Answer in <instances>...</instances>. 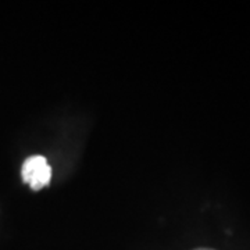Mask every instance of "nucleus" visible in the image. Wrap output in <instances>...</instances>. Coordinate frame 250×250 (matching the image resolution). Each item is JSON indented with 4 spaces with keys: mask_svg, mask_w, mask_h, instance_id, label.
Instances as JSON below:
<instances>
[{
    "mask_svg": "<svg viewBox=\"0 0 250 250\" xmlns=\"http://www.w3.org/2000/svg\"><path fill=\"white\" fill-rule=\"evenodd\" d=\"M195 250H213V249H195Z\"/></svg>",
    "mask_w": 250,
    "mask_h": 250,
    "instance_id": "obj_2",
    "label": "nucleus"
},
{
    "mask_svg": "<svg viewBox=\"0 0 250 250\" xmlns=\"http://www.w3.org/2000/svg\"><path fill=\"white\" fill-rule=\"evenodd\" d=\"M21 175L24 182L29 184L34 190H41L49 185L52 178V168L43 156H32L22 164Z\"/></svg>",
    "mask_w": 250,
    "mask_h": 250,
    "instance_id": "obj_1",
    "label": "nucleus"
}]
</instances>
